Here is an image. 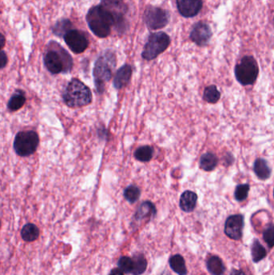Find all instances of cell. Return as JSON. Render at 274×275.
Returning <instances> with one entry per match:
<instances>
[{
  "mask_svg": "<svg viewBox=\"0 0 274 275\" xmlns=\"http://www.w3.org/2000/svg\"><path fill=\"white\" fill-rule=\"evenodd\" d=\"M230 275H245V273L241 270H238V269H233L231 271Z\"/></svg>",
  "mask_w": 274,
  "mask_h": 275,
  "instance_id": "cell-34",
  "label": "cell"
},
{
  "mask_svg": "<svg viewBox=\"0 0 274 275\" xmlns=\"http://www.w3.org/2000/svg\"><path fill=\"white\" fill-rule=\"evenodd\" d=\"M220 98V93L218 90L215 85H210L207 86L204 92H203V99L207 102L211 104H215L219 101Z\"/></svg>",
  "mask_w": 274,
  "mask_h": 275,
  "instance_id": "cell-24",
  "label": "cell"
},
{
  "mask_svg": "<svg viewBox=\"0 0 274 275\" xmlns=\"http://www.w3.org/2000/svg\"><path fill=\"white\" fill-rule=\"evenodd\" d=\"M266 250L264 247L259 242L258 240L255 239L252 245V256L254 262H258L264 259L266 256Z\"/></svg>",
  "mask_w": 274,
  "mask_h": 275,
  "instance_id": "cell-27",
  "label": "cell"
},
{
  "mask_svg": "<svg viewBox=\"0 0 274 275\" xmlns=\"http://www.w3.org/2000/svg\"><path fill=\"white\" fill-rule=\"evenodd\" d=\"M169 264L171 269L179 275H186L187 273V267L184 258L181 255H174L169 260Z\"/></svg>",
  "mask_w": 274,
  "mask_h": 275,
  "instance_id": "cell-19",
  "label": "cell"
},
{
  "mask_svg": "<svg viewBox=\"0 0 274 275\" xmlns=\"http://www.w3.org/2000/svg\"><path fill=\"white\" fill-rule=\"evenodd\" d=\"M244 224V217L242 215H231L226 220L224 226L226 235L233 240L241 238Z\"/></svg>",
  "mask_w": 274,
  "mask_h": 275,
  "instance_id": "cell-11",
  "label": "cell"
},
{
  "mask_svg": "<svg viewBox=\"0 0 274 275\" xmlns=\"http://www.w3.org/2000/svg\"><path fill=\"white\" fill-rule=\"evenodd\" d=\"M91 90L80 80H72L65 89L63 99L69 107H82L91 103Z\"/></svg>",
  "mask_w": 274,
  "mask_h": 275,
  "instance_id": "cell-3",
  "label": "cell"
},
{
  "mask_svg": "<svg viewBox=\"0 0 274 275\" xmlns=\"http://www.w3.org/2000/svg\"><path fill=\"white\" fill-rule=\"evenodd\" d=\"M5 45V37L4 35H1V48H4Z\"/></svg>",
  "mask_w": 274,
  "mask_h": 275,
  "instance_id": "cell-35",
  "label": "cell"
},
{
  "mask_svg": "<svg viewBox=\"0 0 274 275\" xmlns=\"http://www.w3.org/2000/svg\"><path fill=\"white\" fill-rule=\"evenodd\" d=\"M141 192L138 187L130 185L124 191V196L126 200L130 204H134L140 197Z\"/></svg>",
  "mask_w": 274,
  "mask_h": 275,
  "instance_id": "cell-28",
  "label": "cell"
},
{
  "mask_svg": "<svg viewBox=\"0 0 274 275\" xmlns=\"http://www.w3.org/2000/svg\"><path fill=\"white\" fill-rule=\"evenodd\" d=\"M72 23L64 19L62 21H59L56 24L55 26L53 28V34L57 37H65V35L71 30Z\"/></svg>",
  "mask_w": 274,
  "mask_h": 275,
  "instance_id": "cell-25",
  "label": "cell"
},
{
  "mask_svg": "<svg viewBox=\"0 0 274 275\" xmlns=\"http://www.w3.org/2000/svg\"><path fill=\"white\" fill-rule=\"evenodd\" d=\"M102 6L110 12L114 18V26L118 32L126 30V22L124 15L128 11V7L123 0H102Z\"/></svg>",
  "mask_w": 274,
  "mask_h": 275,
  "instance_id": "cell-8",
  "label": "cell"
},
{
  "mask_svg": "<svg viewBox=\"0 0 274 275\" xmlns=\"http://www.w3.org/2000/svg\"><path fill=\"white\" fill-rule=\"evenodd\" d=\"M211 35L209 25L204 22H199L193 27L190 39L198 46H205L211 40Z\"/></svg>",
  "mask_w": 274,
  "mask_h": 275,
  "instance_id": "cell-12",
  "label": "cell"
},
{
  "mask_svg": "<svg viewBox=\"0 0 274 275\" xmlns=\"http://www.w3.org/2000/svg\"><path fill=\"white\" fill-rule=\"evenodd\" d=\"M259 74V67L253 57L245 56L235 67V76L242 85H253Z\"/></svg>",
  "mask_w": 274,
  "mask_h": 275,
  "instance_id": "cell-5",
  "label": "cell"
},
{
  "mask_svg": "<svg viewBox=\"0 0 274 275\" xmlns=\"http://www.w3.org/2000/svg\"><path fill=\"white\" fill-rule=\"evenodd\" d=\"M86 21L90 30L100 38H106L110 34L112 26H114V18L109 11L102 5L93 7L87 16Z\"/></svg>",
  "mask_w": 274,
  "mask_h": 275,
  "instance_id": "cell-1",
  "label": "cell"
},
{
  "mask_svg": "<svg viewBox=\"0 0 274 275\" xmlns=\"http://www.w3.org/2000/svg\"><path fill=\"white\" fill-rule=\"evenodd\" d=\"M40 236V230L38 227L34 224H27L23 227L21 230V237L24 241L27 242H33L38 239Z\"/></svg>",
  "mask_w": 274,
  "mask_h": 275,
  "instance_id": "cell-18",
  "label": "cell"
},
{
  "mask_svg": "<svg viewBox=\"0 0 274 275\" xmlns=\"http://www.w3.org/2000/svg\"><path fill=\"white\" fill-rule=\"evenodd\" d=\"M116 65L115 55L112 52H106L96 61L94 69L96 89L102 93L105 89V84L111 79L113 69Z\"/></svg>",
  "mask_w": 274,
  "mask_h": 275,
  "instance_id": "cell-4",
  "label": "cell"
},
{
  "mask_svg": "<svg viewBox=\"0 0 274 275\" xmlns=\"http://www.w3.org/2000/svg\"><path fill=\"white\" fill-rule=\"evenodd\" d=\"M108 275H124V272L120 269H113Z\"/></svg>",
  "mask_w": 274,
  "mask_h": 275,
  "instance_id": "cell-33",
  "label": "cell"
},
{
  "mask_svg": "<svg viewBox=\"0 0 274 275\" xmlns=\"http://www.w3.org/2000/svg\"><path fill=\"white\" fill-rule=\"evenodd\" d=\"M53 43L54 47L48 50L45 54L44 61L45 66L53 74L68 73L73 67V59L62 47L60 46L59 44Z\"/></svg>",
  "mask_w": 274,
  "mask_h": 275,
  "instance_id": "cell-2",
  "label": "cell"
},
{
  "mask_svg": "<svg viewBox=\"0 0 274 275\" xmlns=\"http://www.w3.org/2000/svg\"><path fill=\"white\" fill-rule=\"evenodd\" d=\"M273 25H274V18H273Z\"/></svg>",
  "mask_w": 274,
  "mask_h": 275,
  "instance_id": "cell-37",
  "label": "cell"
},
{
  "mask_svg": "<svg viewBox=\"0 0 274 275\" xmlns=\"http://www.w3.org/2000/svg\"><path fill=\"white\" fill-rule=\"evenodd\" d=\"M118 268L121 270L123 271L125 273H132L133 267H134V263H133V259L130 257H121L120 259L118 261Z\"/></svg>",
  "mask_w": 274,
  "mask_h": 275,
  "instance_id": "cell-30",
  "label": "cell"
},
{
  "mask_svg": "<svg viewBox=\"0 0 274 275\" xmlns=\"http://www.w3.org/2000/svg\"><path fill=\"white\" fill-rule=\"evenodd\" d=\"M1 69H4L5 66H6L7 63H8V57H7V54L5 53V51H1Z\"/></svg>",
  "mask_w": 274,
  "mask_h": 275,
  "instance_id": "cell-32",
  "label": "cell"
},
{
  "mask_svg": "<svg viewBox=\"0 0 274 275\" xmlns=\"http://www.w3.org/2000/svg\"><path fill=\"white\" fill-rule=\"evenodd\" d=\"M171 44L168 35L163 32L152 33L145 45L142 57L146 61H151L163 53Z\"/></svg>",
  "mask_w": 274,
  "mask_h": 275,
  "instance_id": "cell-6",
  "label": "cell"
},
{
  "mask_svg": "<svg viewBox=\"0 0 274 275\" xmlns=\"http://www.w3.org/2000/svg\"><path fill=\"white\" fill-rule=\"evenodd\" d=\"M263 237L270 248L274 246V225H269L266 228Z\"/></svg>",
  "mask_w": 274,
  "mask_h": 275,
  "instance_id": "cell-31",
  "label": "cell"
},
{
  "mask_svg": "<svg viewBox=\"0 0 274 275\" xmlns=\"http://www.w3.org/2000/svg\"><path fill=\"white\" fill-rule=\"evenodd\" d=\"M143 19L149 29L159 30L167 26L170 21V15L168 12L160 8L149 6L145 11Z\"/></svg>",
  "mask_w": 274,
  "mask_h": 275,
  "instance_id": "cell-9",
  "label": "cell"
},
{
  "mask_svg": "<svg viewBox=\"0 0 274 275\" xmlns=\"http://www.w3.org/2000/svg\"><path fill=\"white\" fill-rule=\"evenodd\" d=\"M250 186L249 184H243L238 185L236 188V190L234 192V196H235V199L237 201H244L247 199L248 196V192H249Z\"/></svg>",
  "mask_w": 274,
  "mask_h": 275,
  "instance_id": "cell-29",
  "label": "cell"
},
{
  "mask_svg": "<svg viewBox=\"0 0 274 275\" xmlns=\"http://www.w3.org/2000/svg\"><path fill=\"white\" fill-rule=\"evenodd\" d=\"M218 160L217 157L212 153H206L203 155L199 160V167L203 171L206 172H211L215 169V167L217 166Z\"/></svg>",
  "mask_w": 274,
  "mask_h": 275,
  "instance_id": "cell-20",
  "label": "cell"
},
{
  "mask_svg": "<svg viewBox=\"0 0 274 275\" xmlns=\"http://www.w3.org/2000/svg\"><path fill=\"white\" fill-rule=\"evenodd\" d=\"M176 4L179 13L185 18L195 17L203 8L202 0H176Z\"/></svg>",
  "mask_w": 274,
  "mask_h": 275,
  "instance_id": "cell-13",
  "label": "cell"
},
{
  "mask_svg": "<svg viewBox=\"0 0 274 275\" xmlns=\"http://www.w3.org/2000/svg\"><path fill=\"white\" fill-rule=\"evenodd\" d=\"M153 148L150 146H143L138 148L134 153V157L140 162H148L153 157Z\"/></svg>",
  "mask_w": 274,
  "mask_h": 275,
  "instance_id": "cell-26",
  "label": "cell"
},
{
  "mask_svg": "<svg viewBox=\"0 0 274 275\" xmlns=\"http://www.w3.org/2000/svg\"><path fill=\"white\" fill-rule=\"evenodd\" d=\"M39 136L33 130L19 132L15 138L14 150L18 156L28 157L37 151L39 146Z\"/></svg>",
  "mask_w": 274,
  "mask_h": 275,
  "instance_id": "cell-7",
  "label": "cell"
},
{
  "mask_svg": "<svg viewBox=\"0 0 274 275\" xmlns=\"http://www.w3.org/2000/svg\"><path fill=\"white\" fill-rule=\"evenodd\" d=\"M134 267H133L132 275H141L146 271L147 267V261L144 255L138 253L132 257Z\"/></svg>",
  "mask_w": 274,
  "mask_h": 275,
  "instance_id": "cell-23",
  "label": "cell"
},
{
  "mask_svg": "<svg viewBox=\"0 0 274 275\" xmlns=\"http://www.w3.org/2000/svg\"><path fill=\"white\" fill-rule=\"evenodd\" d=\"M156 215L155 206L150 201H145L141 204L136 213L134 214V218L135 221H138L145 218L154 217Z\"/></svg>",
  "mask_w": 274,
  "mask_h": 275,
  "instance_id": "cell-16",
  "label": "cell"
},
{
  "mask_svg": "<svg viewBox=\"0 0 274 275\" xmlns=\"http://www.w3.org/2000/svg\"><path fill=\"white\" fill-rule=\"evenodd\" d=\"M254 173L261 180H268L272 174V170L268 166V162L264 159H257L253 165Z\"/></svg>",
  "mask_w": 274,
  "mask_h": 275,
  "instance_id": "cell-17",
  "label": "cell"
},
{
  "mask_svg": "<svg viewBox=\"0 0 274 275\" xmlns=\"http://www.w3.org/2000/svg\"><path fill=\"white\" fill-rule=\"evenodd\" d=\"M198 196L195 192L191 191H185L180 197L179 206L185 213H191L196 206Z\"/></svg>",
  "mask_w": 274,
  "mask_h": 275,
  "instance_id": "cell-15",
  "label": "cell"
},
{
  "mask_svg": "<svg viewBox=\"0 0 274 275\" xmlns=\"http://www.w3.org/2000/svg\"><path fill=\"white\" fill-rule=\"evenodd\" d=\"M65 43L73 53L79 54L83 53L89 46V41L83 33L79 30L69 31L64 37Z\"/></svg>",
  "mask_w": 274,
  "mask_h": 275,
  "instance_id": "cell-10",
  "label": "cell"
},
{
  "mask_svg": "<svg viewBox=\"0 0 274 275\" xmlns=\"http://www.w3.org/2000/svg\"><path fill=\"white\" fill-rule=\"evenodd\" d=\"M26 97H25V93L21 90L16 91L9 100L8 107L11 111H17L18 109L23 107L25 105Z\"/></svg>",
  "mask_w": 274,
  "mask_h": 275,
  "instance_id": "cell-22",
  "label": "cell"
},
{
  "mask_svg": "<svg viewBox=\"0 0 274 275\" xmlns=\"http://www.w3.org/2000/svg\"><path fill=\"white\" fill-rule=\"evenodd\" d=\"M132 75V68L129 65L121 67L116 73L114 79V85L116 89H120L126 86Z\"/></svg>",
  "mask_w": 274,
  "mask_h": 275,
  "instance_id": "cell-14",
  "label": "cell"
},
{
  "mask_svg": "<svg viewBox=\"0 0 274 275\" xmlns=\"http://www.w3.org/2000/svg\"><path fill=\"white\" fill-rule=\"evenodd\" d=\"M207 266L210 273L212 275H222L225 270L223 261L217 256L210 257L207 261Z\"/></svg>",
  "mask_w": 274,
  "mask_h": 275,
  "instance_id": "cell-21",
  "label": "cell"
},
{
  "mask_svg": "<svg viewBox=\"0 0 274 275\" xmlns=\"http://www.w3.org/2000/svg\"><path fill=\"white\" fill-rule=\"evenodd\" d=\"M273 197H274V189H273Z\"/></svg>",
  "mask_w": 274,
  "mask_h": 275,
  "instance_id": "cell-36",
  "label": "cell"
}]
</instances>
